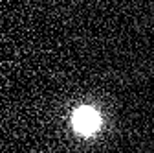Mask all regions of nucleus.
Here are the masks:
<instances>
[{
	"label": "nucleus",
	"mask_w": 154,
	"mask_h": 153,
	"mask_svg": "<svg viewBox=\"0 0 154 153\" xmlns=\"http://www.w3.org/2000/svg\"><path fill=\"white\" fill-rule=\"evenodd\" d=\"M99 114L90 107H83L73 114V127L75 131L83 133V135H92L94 131L99 129Z\"/></svg>",
	"instance_id": "1"
}]
</instances>
